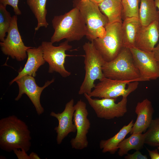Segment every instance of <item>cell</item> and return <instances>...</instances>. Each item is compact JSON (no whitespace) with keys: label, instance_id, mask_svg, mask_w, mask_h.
<instances>
[{"label":"cell","instance_id":"4316f807","mask_svg":"<svg viewBox=\"0 0 159 159\" xmlns=\"http://www.w3.org/2000/svg\"><path fill=\"white\" fill-rule=\"evenodd\" d=\"M19 0H0V4L5 6L7 5L11 6L13 11L16 15L21 14V13L18 6Z\"/></svg>","mask_w":159,"mask_h":159},{"label":"cell","instance_id":"d4e9b609","mask_svg":"<svg viewBox=\"0 0 159 159\" xmlns=\"http://www.w3.org/2000/svg\"><path fill=\"white\" fill-rule=\"evenodd\" d=\"M10 13L6 9V6L0 4V40L3 41L10 27L12 20Z\"/></svg>","mask_w":159,"mask_h":159},{"label":"cell","instance_id":"ba28073f","mask_svg":"<svg viewBox=\"0 0 159 159\" xmlns=\"http://www.w3.org/2000/svg\"><path fill=\"white\" fill-rule=\"evenodd\" d=\"M69 42L66 40L57 46L53 45L51 41L42 42L41 46L43 57L49 65V73L56 72L63 77H67L71 74V72L67 70L64 66L66 57L70 56L66 54V52L72 48Z\"/></svg>","mask_w":159,"mask_h":159},{"label":"cell","instance_id":"44dd1931","mask_svg":"<svg viewBox=\"0 0 159 159\" xmlns=\"http://www.w3.org/2000/svg\"><path fill=\"white\" fill-rule=\"evenodd\" d=\"M139 18L142 26H148L156 21H159V11L154 0H140Z\"/></svg>","mask_w":159,"mask_h":159},{"label":"cell","instance_id":"9c48e42d","mask_svg":"<svg viewBox=\"0 0 159 159\" xmlns=\"http://www.w3.org/2000/svg\"><path fill=\"white\" fill-rule=\"evenodd\" d=\"M84 95L98 118L112 119L122 117L127 112V97H122L120 102L116 103V99H93L87 94Z\"/></svg>","mask_w":159,"mask_h":159},{"label":"cell","instance_id":"f1b7e54d","mask_svg":"<svg viewBox=\"0 0 159 159\" xmlns=\"http://www.w3.org/2000/svg\"><path fill=\"white\" fill-rule=\"evenodd\" d=\"M18 159H30L29 155L23 150L15 149L13 151Z\"/></svg>","mask_w":159,"mask_h":159},{"label":"cell","instance_id":"6da1fadb","mask_svg":"<svg viewBox=\"0 0 159 159\" xmlns=\"http://www.w3.org/2000/svg\"><path fill=\"white\" fill-rule=\"evenodd\" d=\"M30 131L26 123L15 115L0 120V147L7 152L15 149H30Z\"/></svg>","mask_w":159,"mask_h":159},{"label":"cell","instance_id":"2e32d148","mask_svg":"<svg viewBox=\"0 0 159 159\" xmlns=\"http://www.w3.org/2000/svg\"><path fill=\"white\" fill-rule=\"evenodd\" d=\"M135 112L137 117L130 132L131 134L146 131L153 120L154 110L151 101L146 98L137 103Z\"/></svg>","mask_w":159,"mask_h":159},{"label":"cell","instance_id":"8d00e7d4","mask_svg":"<svg viewBox=\"0 0 159 159\" xmlns=\"http://www.w3.org/2000/svg\"><path fill=\"white\" fill-rule=\"evenodd\" d=\"M82 0V1H86L87 0Z\"/></svg>","mask_w":159,"mask_h":159},{"label":"cell","instance_id":"ac0fdd59","mask_svg":"<svg viewBox=\"0 0 159 159\" xmlns=\"http://www.w3.org/2000/svg\"><path fill=\"white\" fill-rule=\"evenodd\" d=\"M142 26L139 17L125 18L122 23V33L123 47L130 48L135 47L136 39Z\"/></svg>","mask_w":159,"mask_h":159},{"label":"cell","instance_id":"ffe728a7","mask_svg":"<svg viewBox=\"0 0 159 159\" xmlns=\"http://www.w3.org/2000/svg\"><path fill=\"white\" fill-rule=\"evenodd\" d=\"M101 11L107 17L109 24L122 23L123 7L120 0H104L98 5Z\"/></svg>","mask_w":159,"mask_h":159},{"label":"cell","instance_id":"d590c367","mask_svg":"<svg viewBox=\"0 0 159 159\" xmlns=\"http://www.w3.org/2000/svg\"><path fill=\"white\" fill-rule=\"evenodd\" d=\"M158 30H159V26H158Z\"/></svg>","mask_w":159,"mask_h":159},{"label":"cell","instance_id":"d6986e66","mask_svg":"<svg viewBox=\"0 0 159 159\" xmlns=\"http://www.w3.org/2000/svg\"><path fill=\"white\" fill-rule=\"evenodd\" d=\"M133 124V120H132L127 125L123 126L114 136L107 140H101L100 143V147L102 152L115 153L118 149L119 144L130 132Z\"/></svg>","mask_w":159,"mask_h":159},{"label":"cell","instance_id":"5bb4252c","mask_svg":"<svg viewBox=\"0 0 159 159\" xmlns=\"http://www.w3.org/2000/svg\"><path fill=\"white\" fill-rule=\"evenodd\" d=\"M75 111L74 100L71 99L65 105L64 110L61 113L52 112L50 115L56 118L58 124L54 128L57 133V142L60 144L64 139L70 133L76 132V129L73 121Z\"/></svg>","mask_w":159,"mask_h":159},{"label":"cell","instance_id":"8fae6325","mask_svg":"<svg viewBox=\"0 0 159 159\" xmlns=\"http://www.w3.org/2000/svg\"><path fill=\"white\" fill-rule=\"evenodd\" d=\"M74 107L73 121L76 129V135L75 138L72 139L70 143L72 148L81 150L88 146L87 135L91 124L87 118L88 112L86 103L80 100Z\"/></svg>","mask_w":159,"mask_h":159},{"label":"cell","instance_id":"52a82bcc","mask_svg":"<svg viewBox=\"0 0 159 159\" xmlns=\"http://www.w3.org/2000/svg\"><path fill=\"white\" fill-rule=\"evenodd\" d=\"M139 81L120 80L104 77L95 85L90 94L92 97L117 99L127 97L137 88Z\"/></svg>","mask_w":159,"mask_h":159},{"label":"cell","instance_id":"5b68a950","mask_svg":"<svg viewBox=\"0 0 159 159\" xmlns=\"http://www.w3.org/2000/svg\"><path fill=\"white\" fill-rule=\"evenodd\" d=\"M74 7L80 12L87 29L86 37L90 42L98 38L103 37L108 19L100 10L98 5L90 0H75Z\"/></svg>","mask_w":159,"mask_h":159},{"label":"cell","instance_id":"83f0119b","mask_svg":"<svg viewBox=\"0 0 159 159\" xmlns=\"http://www.w3.org/2000/svg\"><path fill=\"white\" fill-rule=\"evenodd\" d=\"M124 158L126 159H147L146 155H143L139 150H136L132 154L127 153Z\"/></svg>","mask_w":159,"mask_h":159},{"label":"cell","instance_id":"74e56055","mask_svg":"<svg viewBox=\"0 0 159 159\" xmlns=\"http://www.w3.org/2000/svg\"><path fill=\"white\" fill-rule=\"evenodd\" d=\"M158 65H159V62H158Z\"/></svg>","mask_w":159,"mask_h":159},{"label":"cell","instance_id":"7a4b0ae2","mask_svg":"<svg viewBox=\"0 0 159 159\" xmlns=\"http://www.w3.org/2000/svg\"><path fill=\"white\" fill-rule=\"evenodd\" d=\"M52 24L54 32L50 41L53 43L64 39L69 42L79 41L87 34L85 21L79 10L76 7L63 15L55 16Z\"/></svg>","mask_w":159,"mask_h":159},{"label":"cell","instance_id":"1f68e13d","mask_svg":"<svg viewBox=\"0 0 159 159\" xmlns=\"http://www.w3.org/2000/svg\"><path fill=\"white\" fill-rule=\"evenodd\" d=\"M30 159H40V157L36 153L32 152L29 155Z\"/></svg>","mask_w":159,"mask_h":159},{"label":"cell","instance_id":"e575fe53","mask_svg":"<svg viewBox=\"0 0 159 159\" xmlns=\"http://www.w3.org/2000/svg\"><path fill=\"white\" fill-rule=\"evenodd\" d=\"M157 149H158V151H159V147H157Z\"/></svg>","mask_w":159,"mask_h":159},{"label":"cell","instance_id":"30bf717a","mask_svg":"<svg viewBox=\"0 0 159 159\" xmlns=\"http://www.w3.org/2000/svg\"><path fill=\"white\" fill-rule=\"evenodd\" d=\"M0 45L3 53L12 59L21 61L27 57V50L31 47L26 46L22 41L18 28L17 15L12 16L7 36L0 42Z\"/></svg>","mask_w":159,"mask_h":159},{"label":"cell","instance_id":"cb8c5ba5","mask_svg":"<svg viewBox=\"0 0 159 159\" xmlns=\"http://www.w3.org/2000/svg\"><path fill=\"white\" fill-rule=\"evenodd\" d=\"M145 133V144L153 147L159 146V117L152 120Z\"/></svg>","mask_w":159,"mask_h":159},{"label":"cell","instance_id":"484cf974","mask_svg":"<svg viewBox=\"0 0 159 159\" xmlns=\"http://www.w3.org/2000/svg\"><path fill=\"white\" fill-rule=\"evenodd\" d=\"M139 0H122V14L125 19L132 17H139Z\"/></svg>","mask_w":159,"mask_h":159},{"label":"cell","instance_id":"277c9868","mask_svg":"<svg viewBox=\"0 0 159 159\" xmlns=\"http://www.w3.org/2000/svg\"><path fill=\"white\" fill-rule=\"evenodd\" d=\"M85 54L84 63L85 75L80 88L79 95H89L95 85L96 80L101 81L105 77L102 67L105 61L91 42H85L82 46Z\"/></svg>","mask_w":159,"mask_h":159},{"label":"cell","instance_id":"e0dca14e","mask_svg":"<svg viewBox=\"0 0 159 159\" xmlns=\"http://www.w3.org/2000/svg\"><path fill=\"white\" fill-rule=\"evenodd\" d=\"M27 59L24 67L19 72L17 76L10 82V85L26 75L34 77H36V72L38 68L46 62L43 57L41 45L37 48L31 47L27 49Z\"/></svg>","mask_w":159,"mask_h":159},{"label":"cell","instance_id":"7c38bea8","mask_svg":"<svg viewBox=\"0 0 159 159\" xmlns=\"http://www.w3.org/2000/svg\"><path fill=\"white\" fill-rule=\"evenodd\" d=\"M129 49L143 81L155 80L159 78L158 64L153 51H143L135 47Z\"/></svg>","mask_w":159,"mask_h":159},{"label":"cell","instance_id":"3957f363","mask_svg":"<svg viewBox=\"0 0 159 159\" xmlns=\"http://www.w3.org/2000/svg\"><path fill=\"white\" fill-rule=\"evenodd\" d=\"M102 71L105 77L109 79L143 81L130 50L126 47H123L112 61L105 62L102 67Z\"/></svg>","mask_w":159,"mask_h":159},{"label":"cell","instance_id":"7402d4cb","mask_svg":"<svg viewBox=\"0 0 159 159\" xmlns=\"http://www.w3.org/2000/svg\"><path fill=\"white\" fill-rule=\"evenodd\" d=\"M145 135L136 133L131 134L128 138L124 139L119 144L118 154L122 156L127 154L131 150H139L143 148L145 144Z\"/></svg>","mask_w":159,"mask_h":159},{"label":"cell","instance_id":"f35d334b","mask_svg":"<svg viewBox=\"0 0 159 159\" xmlns=\"http://www.w3.org/2000/svg\"><path fill=\"white\" fill-rule=\"evenodd\" d=\"M121 1H122V0H120Z\"/></svg>","mask_w":159,"mask_h":159},{"label":"cell","instance_id":"8992f818","mask_svg":"<svg viewBox=\"0 0 159 159\" xmlns=\"http://www.w3.org/2000/svg\"><path fill=\"white\" fill-rule=\"evenodd\" d=\"M122 23L120 22L108 23L105 27V36L91 42L106 62L113 60L124 47Z\"/></svg>","mask_w":159,"mask_h":159},{"label":"cell","instance_id":"4dcf8cb0","mask_svg":"<svg viewBox=\"0 0 159 159\" xmlns=\"http://www.w3.org/2000/svg\"><path fill=\"white\" fill-rule=\"evenodd\" d=\"M153 52L156 60L159 62V43L156 47H155Z\"/></svg>","mask_w":159,"mask_h":159},{"label":"cell","instance_id":"4fadbf2b","mask_svg":"<svg viewBox=\"0 0 159 159\" xmlns=\"http://www.w3.org/2000/svg\"><path fill=\"white\" fill-rule=\"evenodd\" d=\"M53 78L51 80L47 81L44 86L40 87L36 83L34 77L26 75L15 81L19 88L18 95L15 98L18 101L24 94H26L34 105L37 113L39 115L44 112V109L40 102V97L43 90L54 82Z\"/></svg>","mask_w":159,"mask_h":159},{"label":"cell","instance_id":"836d02e7","mask_svg":"<svg viewBox=\"0 0 159 159\" xmlns=\"http://www.w3.org/2000/svg\"><path fill=\"white\" fill-rule=\"evenodd\" d=\"M156 6L158 8L159 11V0H154Z\"/></svg>","mask_w":159,"mask_h":159},{"label":"cell","instance_id":"f546056e","mask_svg":"<svg viewBox=\"0 0 159 159\" xmlns=\"http://www.w3.org/2000/svg\"><path fill=\"white\" fill-rule=\"evenodd\" d=\"M146 149L151 159H159V153L157 149L153 150H150L147 148Z\"/></svg>","mask_w":159,"mask_h":159},{"label":"cell","instance_id":"603a6c76","mask_svg":"<svg viewBox=\"0 0 159 159\" xmlns=\"http://www.w3.org/2000/svg\"><path fill=\"white\" fill-rule=\"evenodd\" d=\"M47 1V0H26L27 4L37 21V25L35 28L36 31L42 27L46 28L49 25L46 19Z\"/></svg>","mask_w":159,"mask_h":159},{"label":"cell","instance_id":"d6a6232c","mask_svg":"<svg viewBox=\"0 0 159 159\" xmlns=\"http://www.w3.org/2000/svg\"><path fill=\"white\" fill-rule=\"evenodd\" d=\"M93 2L98 5L104 0H90Z\"/></svg>","mask_w":159,"mask_h":159},{"label":"cell","instance_id":"9a60e30c","mask_svg":"<svg viewBox=\"0 0 159 159\" xmlns=\"http://www.w3.org/2000/svg\"><path fill=\"white\" fill-rule=\"evenodd\" d=\"M159 21H156L146 26H142L137 35L135 47L146 52H151L159 38Z\"/></svg>","mask_w":159,"mask_h":159}]
</instances>
